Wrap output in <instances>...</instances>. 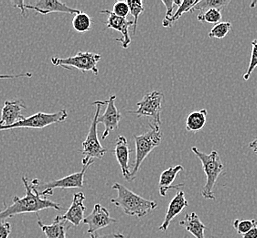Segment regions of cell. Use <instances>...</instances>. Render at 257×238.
Instances as JSON below:
<instances>
[{"label":"cell","mask_w":257,"mask_h":238,"mask_svg":"<svg viewBox=\"0 0 257 238\" xmlns=\"http://www.w3.org/2000/svg\"><path fill=\"white\" fill-rule=\"evenodd\" d=\"M22 182L26 190L25 196L22 198L13 197V203L6 206L3 210H0V220H5L22 213L36 212L38 214V212L47 209H54L56 211L63 210L59 203L47 199L46 196H42L38 192L37 187L40 183L39 179H34L30 181L26 177L23 176Z\"/></svg>","instance_id":"obj_1"},{"label":"cell","mask_w":257,"mask_h":238,"mask_svg":"<svg viewBox=\"0 0 257 238\" xmlns=\"http://www.w3.org/2000/svg\"><path fill=\"white\" fill-rule=\"evenodd\" d=\"M112 188L117 192V197L111 199V202L127 215L143 217L158 207L157 202L146 200L120 183H114Z\"/></svg>","instance_id":"obj_2"},{"label":"cell","mask_w":257,"mask_h":238,"mask_svg":"<svg viewBox=\"0 0 257 238\" xmlns=\"http://www.w3.org/2000/svg\"><path fill=\"white\" fill-rule=\"evenodd\" d=\"M191 150L201 161L202 168L207 178L205 185L201 191V195L207 200H215V196L213 194V188L215 186L220 174L224 170V165L221 161L220 155L216 150L211 151L210 154L201 152L196 147H192Z\"/></svg>","instance_id":"obj_3"},{"label":"cell","mask_w":257,"mask_h":238,"mask_svg":"<svg viewBox=\"0 0 257 238\" xmlns=\"http://www.w3.org/2000/svg\"><path fill=\"white\" fill-rule=\"evenodd\" d=\"M150 130L144 134L134 136L135 145H136V161H135L133 171L131 172L132 181L136 178L139 172L140 166L149 153L160 145L162 140V133L160 131V125L149 124Z\"/></svg>","instance_id":"obj_4"},{"label":"cell","mask_w":257,"mask_h":238,"mask_svg":"<svg viewBox=\"0 0 257 238\" xmlns=\"http://www.w3.org/2000/svg\"><path fill=\"white\" fill-rule=\"evenodd\" d=\"M101 59L102 56L97 53L79 51L76 55L71 57H52V62L54 66L66 68L67 70H72V68H75L82 73L91 71L95 75H98L99 70L97 63L101 61Z\"/></svg>","instance_id":"obj_5"},{"label":"cell","mask_w":257,"mask_h":238,"mask_svg":"<svg viewBox=\"0 0 257 238\" xmlns=\"http://www.w3.org/2000/svg\"><path fill=\"white\" fill-rule=\"evenodd\" d=\"M92 104L96 105L97 108H96V112L94 114L93 121L90 126L86 139L82 142V153L84 155V158L82 159L83 165H86L90 162V161L94 160V159H99V160L103 159L104 154L107 152V150L103 148L102 144L100 143V140L98 139V118L100 116L102 104H96L94 102Z\"/></svg>","instance_id":"obj_6"},{"label":"cell","mask_w":257,"mask_h":238,"mask_svg":"<svg viewBox=\"0 0 257 238\" xmlns=\"http://www.w3.org/2000/svg\"><path fill=\"white\" fill-rule=\"evenodd\" d=\"M67 117V111L64 109L53 114L37 113L29 117H23L21 120L11 126H8V127L2 126L0 127V131L13 130V129H43L50 125L61 123Z\"/></svg>","instance_id":"obj_7"},{"label":"cell","mask_w":257,"mask_h":238,"mask_svg":"<svg viewBox=\"0 0 257 238\" xmlns=\"http://www.w3.org/2000/svg\"><path fill=\"white\" fill-rule=\"evenodd\" d=\"M93 162H94V160L90 161L88 164L83 165L82 171L72 173L71 175H68L66 177H63L60 180L49 181L45 183L40 182L37 187L38 192H40L42 196H51L53 194V190L57 188H60L62 190L81 189L83 187L85 172L87 171V169H89V167L93 164Z\"/></svg>","instance_id":"obj_8"},{"label":"cell","mask_w":257,"mask_h":238,"mask_svg":"<svg viewBox=\"0 0 257 238\" xmlns=\"http://www.w3.org/2000/svg\"><path fill=\"white\" fill-rule=\"evenodd\" d=\"M164 100L163 93L154 91L148 93L140 102L137 104L136 111H129L128 114H134L139 117H149L153 120V124L161 125L160 114L162 112V103Z\"/></svg>","instance_id":"obj_9"},{"label":"cell","mask_w":257,"mask_h":238,"mask_svg":"<svg viewBox=\"0 0 257 238\" xmlns=\"http://www.w3.org/2000/svg\"><path fill=\"white\" fill-rule=\"evenodd\" d=\"M24 7L26 10L36 11L41 15H48L52 12L67 13L71 15H76L80 11L68 7L62 1L58 0H30L24 1Z\"/></svg>","instance_id":"obj_10"},{"label":"cell","mask_w":257,"mask_h":238,"mask_svg":"<svg viewBox=\"0 0 257 238\" xmlns=\"http://www.w3.org/2000/svg\"><path fill=\"white\" fill-rule=\"evenodd\" d=\"M115 99H116L115 95H111L110 98L106 101H95L94 102L96 104H102V105H104V104L107 105L104 114L102 116H99V118H98V124L103 123L105 128L103 135H102L103 140H105L113 130L118 129L119 123L122 118V115L120 114L118 109L115 106Z\"/></svg>","instance_id":"obj_11"},{"label":"cell","mask_w":257,"mask_h":238,"mask_svg":"<svg viewBox=\"0 0 257 238\" xmlns=\"http://www.w3.org/2000/svg\"><path fill=\"white\" fill-rule=\"evenodd\" d=\"M82 223L88 225L87 233L91 235L103 228L117 223V220L111 217L110 212L106 208L97 203L94 205L92 212L84 218Z\"/></svg>","instance_id":"obj_12"},{"label":"cell","mask_w":257,"mask_h":238,"mask_svg":"<svg viewBox=\"0 0 257 238\" xmlns=\"http://www.w3.org/2000/svg\"><path fill=\"white\" fill-rule=\"evenodd\" d=\"M101 13H104L108 16L107 22H106V29L115 30L122 33V38L115 39V42H120L123 49H127L131 42V39L129 36V27L134 24L133 21H127L124 18L118 17L113 14V11H110L108 10H103L101 11Z\"/></svg>","instance_id":"obj_13"},{"label":"cell","mask_w":257,"mask_h":238,"mask_svg":"<svg viewBox=\"0 0 257 238\" xmlns=\"http://www.w3.org/2000/svg\"><path fill=\"white\" fill-rule=\"evenodd\" d=\"M84 200H85V196H84L83 192H80L75 193L73 195L72 205L68 209L67 212H65L63 215L56 216V219L60 221L68 222L75 227L79 226L85 218L84 217V212H85L86 207L83 204Z\"/></svg>","instance_id":"obj_14"},{"label":"cell","mask_w":257,"mask_h":238,"mask_svg":"<svg viewBox=\"0 0 257 238\" xmlns=\"http://www.w3.org/2000/svg\"><path fill=\"white\" fill-rule=\"evenodd\" d=\"M24 109H26V105L24 104V101L22 100L6 101L1 111L0 127L11 126L21 120L24 117L21 114L22 110Z\"/></svg>","instance_id":"obj_15"},{"label":"cell","mask_w":257,"mask_h":238,"mask_svg":"<svg viewBox=\"0 0 257 238\" xmlns=\"http://www.w3.org/2000/svg\"><path fill=\"white\" fill-rule=\"evenodd\" d=\"M189 205V202L186 200L185 193L182 191H178L174 198L170 202V205L168 207L164 221L162 224L159 227V231L166 232L168 228L170 227V223L174 218L179 215L180 212L183 211L184 208Z\"/></svg>","instance_id":"obj_16"},{"label":"cell","mask_w":257,"mask_h":238,"mask_svg":"<svg viewBox=\"0 0 257 238\" xmlns=\"http://www.w3.org/2000/svg\"><path fill=\"white\" fill-rule=\"evenodd\" d=\"M131 150L129 149L127 140L123 136H119L116 140L115 148H114V155L118 161L120 168L122 170L123 176L127 181H132L131 171L129 168V156Z\"/></svg>","instance_id":"obj_17"},{"label":"cell","mask_w":257,"mask_h":238,"mask_svg":"<svg viewBox=\"0 0 257 238\" xmlns=\"http://www.w3.org/2000/svg\"><path fill=\"white\" fill-rule=\"evenodd\" d=\"M184 169L182 166L177 165L175 167H170L161 173L160 178V184H159V190H160V194L161 196H166L167 192L171 189L177 190V192H178V191H180V188L184 186L183 183L178 184V185H173L176 177L180 173V171H182Z\"/></svg>","instance_id":"obj_18"},{"label":"cell","mask_w":257,"mask_h":238,"mask_svg":"<svg viewBox=\"0 0 257 238\" xmlns=\"http://www.w3.org/2000/svg\"><path fill=\"white\" fill-rule=\"evenodd\" d=\"M37 223L47 238H66L68 231L71 228V225L68 223V222L60 221L56 218L54 220V223L48 225L42 223L41 218L38 216Z\"/></svg>","instance_id":"obj_19"},{"label":"cell","mask_w":257,"mask_h":238,"mask_svg":"<svg viewBox=\"0 0 257 238\" xmlns=\"http://www.w3.org/2000/svg\"><path fill=\"white\" fill-rule=\"evenodd\" d=\"M180 225L185 228L186 231L191 233L195 238L204 237V231H205V225L202 223L200 217L196 212H192L190 214H185L184 219L180 221Z\"/></svg>","instance_id":"obj_20"},{"label":"cell","mask_w":257,"mask_h":238,"mask_svg":"<svg viewBox=\"0 0 257 238\" xmlns=\"http://www.w3.org/2000/svg\"><path fill=\"white\" fill-rule=\"evenodd\" d=\"M208 112L206 109L192 112L186 119V130L191 132L201 130L206 124Z\"/></svg>","instance_id":"obj_21"},{"label":"cell","mask_w":257,"mask_h":238,"mask_svg":"<svg viewBox=\"0 0 257 238\" xmlns=\"http://www.w3.org/2000/svg\"><path fill=\"white\" fill-rule=\"evenodd\" d=\"M93 24V20L87 13L80 11L78 14L73 17L72 26L78 32H86L90 31Z\"/></svg>","instance_id":"obj_22"},{"label":"cell","mask_w":257,"mask_h":238,"mask_svg":"<svg viewBox=\"0 0 257 238\" xmlns=\"http://www.w3.org/2000/svg\"><path fill=\"white\" fill-rule=\"evenodd\" d=\"M230 3H231L230 0H201L194 6V8L191 11V13L194 11H207L209 10H212V9L221 11L224 7L229 5Z\"/></svg>","instance_id":"obj_23"},{"label":"cell","mask_w":257,"mask_h":238,"mask_svg":"<svg viewBox=\"0 0 257 238\" xmlns=\"http://www.w3.org/2000/svg\"><path fill=\"white\" fill-rule=\"evenodd\" d=\"M198 2H199V1H186V0L182 1V4L178 8V10H177L175 13L172 15L170 21H167V22H162V26L165 27V28H170V27L172 26V24H173L175 21H178L180 17L183 15L184 13H187V12H190V13H191L192 9L194 8V6H195Z\"/></svg>","instance_id":"obj_24"},{"label":"cell","mask_w":257,"mask_h":238,"mask_svg":"<svg viewBox=\"0 0 257 238\" xmlns=\"http://www.w3.org/2000/svg\"><path fill=\"white\" fill-rule=\"evenodd\" d=\"M231 30V23L230 21L220 22L211 29L209 33V37L211 39H223Z\"/></svg>","instance_id":"obj_25"},{"label":"cell","mask_w":257,"mask_h":238,"mask_svg":"<svg viewBox=\"0 0 257 238\" xmlns=\"http://www.w3.org/2000/svg\"><path fill=\"white\" fill-rule=\"evenodd\" d=\"M127 4L129 6V11L130 14L133 16L134 20H133V35L136 34L137 31V26H138V21H139V17L143 11H145L144 5L142 1H133V0H128Z\"/></svg>","instance_id":"obj_26"},{"label":"cell","mask_w":257,"mask_h":238,"mask_svg":"<svg viewBox=\"0 0 257 238\" xmlns=\"http://www.w3.org/2000/svg\"><path fill=\"white\" fill-rule=\"evenodd\" d=\"M221 12L220 10L216 9H212L209 11H205L204 13H201L200 15H198L197 19L198 21L201 22H208V23H218L221 21Z\"/></svg>","instance_id":"obj_27"},{"label":"cell","mask_w":257,"mask_h":238,"mask_svg":"<svg viewBox=\"0 0 257 238\" xmlns=\"http://www.w3.org/2000/svg\"><path fill=\"white\" fill-rule=\"evenodd\" d=\"M257 225V221L255 219L252 220H239L237 219L233 222V227L236 230L237 233L244 235L248 232H250L252 228Z\"/></svg>","instance_id":"obj_28"},{"label":"cell","mask_w":257,"mask_h":238,"mask_svg":"<svg viewBox=\"0 0 257 238\" xmlns=\"http://www.w3.org/2000/svg\"><path fill=\"white\" fill-rule=\"evenodd\" d=\"M257 67V39L252 42V55H251V60H250V64L248 66L246 73L243 74V79L245 81H248L250 76L252 75L253 71Z\"/></svg>","instance_id":"obj_29"},{"label":"cell","mask_w":257,"mask_h":238,"mask_svg":"<svg viewBox=\"0 0 257 238\" xmlns=\"http://www.w3.org/2000/svg\"><path fill=\"white\" fill-rule=\"evenodd\" d=\"M113 13L121 18L126 19V17L130 13L129 6L125 1H118L113 5Z\"/></svg>","instance_id":"obj_30"},{"label":"cell","mask_w":257,"mask_h":238,"mask_svg":"<svg viewBox=\"0 0 257 238\" xmlns=\"http://www.w3.org/2000/svg\"><path fill=\"white\" fill-rule=\"evenodd\" d=\"M162 3L164 4L166 7V16H165L164 20L162 22H167L170 21L172 17V11H173V8H174V0H162Z\"/></svg>","instance_id":"obj_31"},{"label":"cell","mask_w":257,"mask_h":238,"mask_svg":"<svg viewBox=\"0 0 257 238\" xmlns=\"http://www.w3.org/2000/svg\"><path fill=\"white\" fill-rule=\"evenodd\" d=\"M11 232V223L0 220V238H10Z\"/></svg>","instance_id":"obj_32"},{"label":"cell","mask_w":257,"mask_h":238,"mask_svg":"<svg viewBox=\"0 0 257 238\" xmlns=\"http://www.w3.org/2000/svg\"><path fill=\"white\" fill-rule=\"evenodd\" d=\"M31 76H32V73H20V74H13V75L3 74V75H0V79L12 80V79H19V78H31Z\"/></svg>","instance_id":"obj_33"},{"label":"cell","mask_w":257,"mask_h":238,"mask_svg":"<svg viewBox=\"0 0 257 238\" xmlns=\"http://www.w3.org/2000/svg\"><path fill=\"white\" fill-rule=\"evenodd\" d=\"M90 238H124L123 234L120 233H110L104 235H97V234H91Z\"/></svg>","instance_id":"obj_34"},{"label":"cell","mask_w":257,"mask_h":238,"mask_svg":"<svg viewBox=\"0 0 257 238\" xmlns=\"http://www.w3.org/2000/svg\"><path fill=\"white\" fill-rule=\"evenodd\" d=\"M13 5H14L15 8H18V9L21 10V15L23 16V17H26V9L24 7V1H15L13 3Z\"/></svg>","instance_id":"obj_35"},{"label":"cell","mask_w":257,"mask_h":238,"mask_svg":"<svg viewBox=\"0 0 257 238\" xmlns=\"http://www.w3.org/2000/svg\"><path fill=\"white\" fill-rule=\"evenodd\" d=\"M243 238H257V225L252 228L250 232L244 234Z\"/></svg>","instance_id":"obj_36"},{"label":"cell","mask_w":257,"mask_h":238,"mask_svg":"<svg viewBox=\"0 0 257 238\" xmlns=\"http://www.w3.org/2000/svg\"><path fill=\"white\" fill-rule=\"evenodd\" d=\"M249 147L252 149L255 153L257 154V139L254 140H252V142H250Z\"/></svg>","instance_id":"obj_37"}]
</instances>
